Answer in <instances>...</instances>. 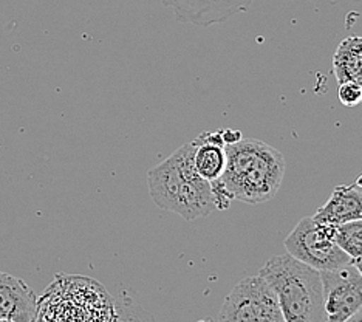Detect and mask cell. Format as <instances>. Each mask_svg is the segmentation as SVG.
<instances>
[{"label": "cell", "mask_w": 362, "mask_h": 322, "mask_svg": "<svg viewBox=\"0 0 362 322\" xmlns=\"http://www.w3.org/2000/svg\"><path fill=\"white\" fill-rule=\"evenodd\" d=\"M194 143H186L147 173L152 202L187 222L217 211L212 188L194 166Z\"/></svg>", "instance_id": "1"}, {"label": "cell", "mask_w": 362, "mask_h": 322, "mask_svg": "<svg viewBox=\"0 0 362 322\" xmlns=\"http://www.w3.org/2000/svg\"><path fill=\"white\" fill-rule=\"evenodd\" d=\"M285 156L260 139L226 144V168L216 181L233 200L260 205L274 198L285 177Z\"/></svg>", "instance_id": "2"}, {"label": "cell", "mask_w": 362, "mask_h": 322, "mask_svg": "<svg viewBox=\"0 0 362 322\" xmlns=\"http://www.w3.org/2000/svg\"><path fill=\"white\" fill-rule=\"evenodd\" d=\"M277 296L285 322H324V285L320 271L290 254L274 255L259 271Z\"/></svg>", "instance_id": "3"}, {"label": "cell", "mask_w": 362, "mask_h": 322, "mask_svg": "<svg viewBox=\"0 0 362 322\" xmlns=\"http://www.w3.org/2000/svg\"><path fill=\"white\" fill-rule=\"evenodd\" d=\"M334 229V225L320 223L313 217H303L285 238L286 253L317 271H330L349 265L351 259L337 246Z\"/></svg>", "instance_id": "4"}, {"label": "cell", "mask_w": 362, "mask_h": 322, "mask_svg": "<svg viewBox=\"0 0 362 322\" xmlns=\"http://www.w3.org/2000/svg\"><path fill=\"white\" fill-rule=\"evenodd\" d=\"M218 322H285L277 296L267 280L245 277L229 293L218 313Z\"/></svg>", "instance_id": "5"}, {"label": "cell", "mask_w": 362, "mask_h": 322, "mask_svg": "<svg viewBox=\"0 0 362 322\" xmlns=\"http://www.w3.org/2000/svg\"><path fill=\"white\" fill-rule=\"evenodd\" d=\"M324 285V322H345L362 307V276L349 265L320 271Z\"/></svg>", "instance_id": "6"}, {"label": "cell", "mask_w": 362, "mask_h": 322, "mask_svg": "<svg viewBox=\"0 0 362 322\" xmlns=\"http://www.w3.org/2000/svg\"><path fill=\"white\" fill-rule=\"evenodd\" d=\"M164 6L174 11L175 18L183 23L197 27H209L226 22L238 13H243L254 0H161Z\"/></svg>", "instance_id": "7"}, {"label": "cell", "mask_w": 362, "mask_h": 322, "mask_svg": "<svg viewBox=\"0 0 362 322\" xmlns=\"http://www.w3.org/2000/svg\"><path fill=\"white\" fill-rule=\"evenodd\" d=\"M39 299L27 282L0 271V319L36 322Z\"/></svg>", "instance_id": "8"}, {"label": "cell", "mask_w": 362, "mask_h": 322, "mask_svg": "<svg viewBox=\"0 0 362 322\" xmlns=\"http://www.w3.org/2000/svg\"><path fill=\"white\" fill-rule=\"evenodd\" d=\"M313 219L328 225H342V223L362 219V192L356 185L336 186L327 203L316 211Z\"/></svg>", "instance_id": "9"}, {"label": "cell", "mask_w": 362, "mask_h": 322, "mask_svg": "<svg viewBox=\"0 0 362 322\" xmlns=\"http://www.w3.org/2000/svg\"><path fill=\"white\" fill-rule=\"evenodd\" d=\"M194 166L200 176L212 183L226 168V144L223 130L203 132L194 139Z\"/></svg>", "instance_id": "10"}, {"label": "cell", "mask_w": 362, "mask_h": 322, "mask_svg": "<svg viewBox=\"0 0 362 322\" xmlns=\"http://www.w3.org/2000/svg\"><path fill=\"white\" fill-rule=\"evenodd\" d=\"M333 73L339 82L362 86V36L345 38L333 56Z\"/></svg>", "instance_id": "11"}, {"label": "cell", "mask_w": 362, "mask_h": 322, "mask_svg": "<svg viewBox=\"0 0 362 322\" xmlns=\"http://www.w3.org/2000/svg\"><path fill=\"white\" fill-rule=\"evenodd\" d=\"M334 241L337 246L355 260L362 255V219L336 225Z\"/></svg>", "instance_id": "12"}, {"label": "cell", "mask_w": 362, "mask_h": 322, "mask_svg": "<svg viewBox=\"0 0 362 322\" xmlns=\"http://www.w3.org/2000/svg\"><path fill=\"white\" fill-rule=\"evenodd\" d=\"M337 98L345 107H356L362 103V86L356 82H341L337 87Z\"/></svg>", "instance_id": "13"}, {"label": "cell", "mask_w": 362, "mask_h": 322, "mask_svg": "<svg viewBox=\"0 0 362 322\" xmlns=\"http://www.w3.org/2000/svg\"><path fill=\"white\" fill-rule=\"evenodd\" d=\"M345 322H362V307L353 315L350 319H347Z\"/></svg>", "instance_id": "14"}, {"label": "cell", "mask_w": 362, "mask_h": 322, "mask_svg": "<svg viewBox=\"0 0 362 322\" xmlns=\"http://www.w3.org/2000/svg\"><path fill=\"white\" fill-rule=\"evenodd\" d=\"M351 263H353V267H355L359 271V275L362 276V255H361V258L355 259V260H351Z\"/></svg>", "instance_id": "15"}, {"label": "cell", "mask_w": 362, "mask_h": 322, "mask_svg": "<svg viewBox=\"0 0 362 322\" xmlns=\"http://www.w3.org/2000/svg\"><path fill=\"white\" fill-rule=\"evenodd\" d=\"M0 322H13V321H4V319H0Z\"/></svg>", "instance_id": "16"}]
</instances>
